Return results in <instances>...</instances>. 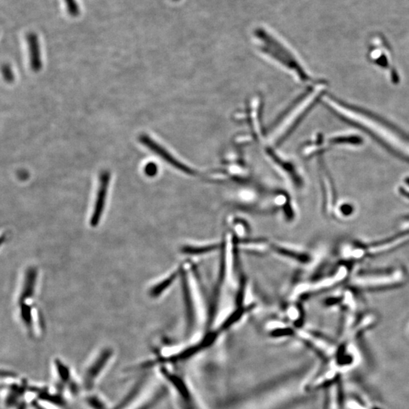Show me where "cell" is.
<instances>
[{
    "label": "cell",
    "mask_w": 409,
    "mask_h": 409,
    "mask_svg": "<svg viewBox=\"0 0 409 409\" xmlns=\"http://www.w3.org/2000/svg\"><path fill=\"white\" fill-rule=\"evenodd\" d=\"M255 37L257 47L263 54L276 62L297 80L303 82L310 81V77L297 56L275 36L265 30L258 29L255 32Z\"/></svg>",
    "instance_id": "6da1fadb"
},
{
    "label": "cell",
    "mask_w": 409,
    "mask_h": 409,
    "mask_svg": "<svg viewBox=\"0 0 409 409\" xmlns=\"http://www.w3.org/2000/svg\"><path fill=\"white\" fill-rule=\"evenodd\" d=\"M114 355L112 348L104 347L87 361L80 377L83 389L86 392L94 390L109 370Z\"/></svg>",
    "instance_id": "7a4b0ae2"
},
{
    "label": "cell",
    "mask_w": 409,
    "mask_h": 409,
    "mask_svg": "<svg viewBox=\"0 0 409 409\" xmlns=\"http://www.w3.org/2000/svg\"><path fill=\"white\" fill-rule=\"evenodd\" d=\"M52 374L56 387L60 390L66 389L68 393L76 395L83 389L80 378L77 379L71 366L62 360L56 358L51 362Z\"/></svg>",
    "instance_id": "3957f363"
},
{
    "label": "cell",
    "mask_w": 409,
    "mask_h": 409,
    "mask_svg": "<svg viewBox=\"0 0 409 409\" xmlns=\"http://www.w3.org/2000/svg\"><path fill=\"white\" fill-rule=\"evenodd\" d=\"M139 141H141L143 145L147 147L150 151L154 153L156 156L160 157L162 160L165 161L166 163L169 164L179 172H183V173L188 175V176H196V175H199V172L196 169L193 168V166H190L189 164L181 162L179 159L172 154L167 149L162 147L159 143L156 142L155 140L150 138L149 135H141Z\"/></svg>",
    "instance_id": "277c9868"
},
{
    "label": "cell",
    "mask_w": 409,
    "mask_h": 409,
    "mask_svg": "<svg viewBox=\"0 0 409 409\" xmlns=\"http://www.w3.org/2000/svg\"><path fill=\"white\" fill-rule=\"evenodd\" d=\"M110 178H111V175L108 171H104L101 173L96 202H95L93 212L90 221V225L93 227H96L99 224L101 218H102V213L105 209V202H106Z\"/></svg>",
    "instance_id": "5b68a950"
},
{
    "label": "cell",
    "mask_w": 409,
    "mask_h": 409,
    "mask_svg": "<svg viewBox=\"0 0 409 409\" xmlns=\"http://www.w3.org/2000/svg\"><path fill=\"white\" fill-rule=\"evenodd\" d=\"M86 395L83 398V402L87 409H111L112 406L110 405L108 400L104 397L102 394L96 391H87Z\"/></svg>",
    "instance_id": "8992f818"
},
{
    "label": "cell",
    "mask_w": 409,
    "mask_h": 409,
    "mask_svg": "<svg viewBox=\"0 0 409 409\" xmlns=\"http://www.w3.org/2000/svg\"><path fill=\"white\" fill-rule=\"evenodd\" d=\"M36 279H37V270L34 267H30L27 270L26 275H25V284H24L23 289L19 297L20 305L26 303L27 300L31 298L34 295Z\"/></svg>",
    "instance_id": "52a82bcc"
},
{
    "label": "cell",
    "mask_w": 409,
    "mask_h": 409,
    "mask_svg": "<svg viewBox=\"0 0 409 409\" xmlns=\"http://www.w3.org/2000/svg\"><path fill=\"white\" fill-rule=\"evenodd\" d=\"M28 42L29 46L31 68L34 71H39L42 67V63L40 59V47L37 36L30 34L28 37Z\"/></svg>",
    "instance_id": "ba28073f"
},
{
    "label": "cell",
    "mask_w": 409,
    "mask_h": 409,
    "mask_svg": "<svg viewBox=\"0 0 409 409\" xmlns=\"http://www.w3.org/2000/svg\"><path fill=\"white\" fill-rule=\"evenodd\" d=\"M21 308V318L22 322L25 324L28 332L31 334L34 333V324H33L32 314H31V308L26 303L20 305Z\"/></svg>",
    "instance_id": "9c48e42d"
},
{
    "label": "cell",
    "mask_w": 409,
    "mask_h": 409,
    "mask_svg": "<svg viewBox=\"0 0 409 409\" xmlns=\"http://www.w3.org/2000/svg\"><path fill=\"white\" fill-rule=\"evenodd\" d=\"M175 278V275H172V276L166 278V280H164V281H162V282L159 283V284H156V286L153 287L151 291H150V295L153 297H159L163 291H166V290L169 288V286L172 284V281H174Z\"/></svg>",
    "instance_id": "30bf717a"
},
{
    "label": "cell",
    "mask_w": 409,
    "mask_h": 409,
    "mask_svg": "<svg viewBox=\"0 0 409 409\" xmlns=\"http://www.w3.org/2000/svg\"><path fill=\"white\" fill-rule=\"evenodd\" d=\"M157 172V166L153 163H150L146 166L145 173L149 176H154Z\"/></svg>",
    "instance_id": "8fae6325"
},
{
    "label": "cell",
    "mask_w": 409,
    "mask_h": 409,
    "mask_svg": "<svg viewBox=\"0 0 409 409\" xmlns=\"http://www.w3.org/2000/svg\"><path fill=\"white\" fill-rule=\"evenodd\" d=\"M3 72H4V77H5L7 81L11 82L12 80H13V71H12L11 68H10V67H4V69H3Z\"/></svg>",
    "instance_id": "7c38bea8"
},
{
    "label": "cell",
    "mask_w": 409,
    "mask_h": 409,
    "mask_svg": "<svg viewBox=\"0 0 409 409\" xmlns=\"http://www.w3.org/2000/svg\"><path fill=\"white\" fill-rule=\"evenodd\" d=\"M342 211L344 212V214H349L352 212V209H351V207L348 205H345L343 208H342Z\"/></svg>",
    "instance_id": "4fadbf2b"
},
{
    "label": "cell",
    "mask_w": 409,
    "mask_h": 409,
    "mask_svg": "<svg viewBox=\"0 0 409 409\" xmlns=\"http://www.w3.org/2000/svg\"><path fill=\"white\" fill-rule=\"evenodd\" d=\"M406 181V182H407V184H409V178H407V180H406V181Z\"/></svg>",
    "instance_id": "5bb4252c"
}]
</instances>
